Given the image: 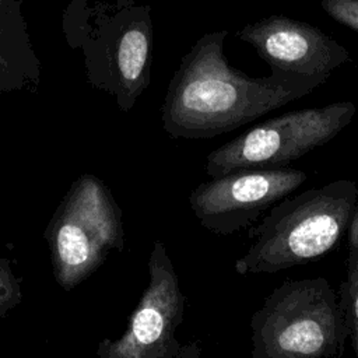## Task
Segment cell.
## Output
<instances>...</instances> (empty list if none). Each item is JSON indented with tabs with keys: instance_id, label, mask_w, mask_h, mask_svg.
Returning <instances> with one entry per match:
<instances>
[{
	"instance_id": "2",
	"label": "cell",
	"mask_w": 358,
	"mask_h": 358,
	"mask_svg": "<svg viewBox=\"0 0 358 358\" xmlns=\"http://www.w3.org/2000/svg\"><path fill=\"white\" fill-rule=\"evenodd\" d=\"M357 200L358 186L348 179L282 199L250 231L253 241L235 271L270 274L319 260L347 232Z\"/></svg>"
},
{
	"instance_id": "5",
	"label": "cell",
	"mask_w": 358,
	"mask_h": 358,
	"mask_svg": "<svg viewBox=\"0 0 358 358\" xmlns=\"http://www.w3.org/2000/svg\"><path fill=\"white\" fill-rule=\"evenodd\" d=\"M357 113L354 102L303 108L267 119L207 155L206 172L218 178L241 169H277L344 130Z\"/></svg>"
},
{
	"instance_id": "13",
	"label": "cell",
	"mask_w": 358,
	"mask_h": 358,
	"mask_svg": "<svg viewBox=\"0 0 358 358\" xmlns=\"http://www.w3.org/2000/svg\"><path fill=\"white\" fill-rule=\"evenodd\" d=\"M178 358H201V347L199 341H192L183 345V350Z\"/></svg>"
},
{
	"instance_id": "7",
	"label": "cell",
	"mask_w": 358,
	"mask_h": 358,
	"mask_svg": "<svg viewBox=\"0 0 358 358\" xmlns=\"http://www.w3.org/2000/svg\"><path fill=\"white\" fill-rule=\"evenodd\" d=\"M186 310V296L166 252L155 241L148 257V282L117 338L98 343L96 358H178L183 344L176 337Z\"/></svg>"
},
{
	"instance_id": "8",
	"label": "cell",
	"mask_w": 358,
	"mask_h": 358,
	"mask_svg": "<svg viewBox=\"0 0 358 358\" xmlns=\"http://www.w3.org/2000/svg\"><path fill=\"white\" fill-rule=\"evenodd\" d=\"M306 179V172L288 166L234 171L200 183L192 190L189 204L201 227L217 235H232L257 221Z\"/></svg>"
},
{
	"instance_id": "11",
	"label": "cell",
	"mask_w": 358,
	"mask_h": 358,
	"mask_svg": "<svg viewBox=\"0 0 358 358\" xmlns=\"http://www.w3.org/2000/svg\"><path fill=\"white\" fill-rule=\"evenodd\" d=\"M21 299V278L15 275L10 259L0 257V317L15 308Z\"/></svg>"
},
{
	"instance_id": "3",
	"label": "cell",
	"mask_w": 358,
	"mask_h": 358,
	"mask_svg": "<svg viewBox=\"0 0 358 358\" xmlns=\"http://www.w3.org/2000/svg\"><path fill=\"white\" fill-rule=\"evenodd\" d=\"M252 358H333L350 327L340 294L326 278L287 280L250 319Z\"/></svg>"
},
{
	"instance_id": "4",
	"label": "cell",
	"mask_w": 358,
	"mask_h": 358,
	"mask_svg": "<svg viewBox=\"0 0 358 358\" xmlns=\"http://www.w3.org/2000/svg\"><path fill=\"white\" fill-rule=\"evenodd\" d=\"M43 238L56 282L71 291L95 273L112 252L123 250L122 210L99 178L83 173L70 185Z\"/></svg>"
},
{
	"instance_id": "6",
	"label": "cell",
	"mask_w": 358,
	"mask_h": 358,
	"mask_svg": "<svg viewBox=\"0 0 358 358\" xmlns=\"http://www.w3.org/2000/svg\"><path fill=\"white\" fill-rule=\"evenodd\" d=\"M95 39H85L84 59L90 81L116 98L129 112L151 80L152 22L150 6L134 0L95 3Z\"/></svg>"
},
{
	"instance_id": "12",
	"label": "cell",
	"mask_w": 358,
	"mask_h": 358,
	"mask_svg": "<svg viewBox=\"0 0 358 358\" xmlns=\"http://www.w3.org/2000/svg\"><path fill=\"white\" fill-rule=\"evenodd\" d=\"M320 7L331 20L358 32V0H320Z\"/></svg>"
},
{
	"instance_id": "9",
	"label": "cell",
	"mask_w": 358,
	"mask_h": 358,
	"mask_svg": "<svg viewBox=\"0 0 358 358\" xmlns=\"http://www.w3.org/2000/svg\"><path fill=\"white\" fill-rule=\"evenodd\" d=\"M271 73L329 78L350 60L345 46L317 27L287 15H267L236 31Z\"/></svg>"
},
{
	"instance_id": "10",
	"label": "cell",
	"mask_w": 358,
	"mask_h": 358,
	"mask_svg": "<svg viewBox=\"0 0 358 358\" xmlns=\"http://www.w3.org/2000/svg\"><path fill=\"white\" fill-rule=\"evenodd\" d=\"M338 294L350 327L355 358H358V263L347 268V277L343 281Z\"/></svg>"
},
{
	"instance_id": "1",
	"label": "cell",
	"mask_w": 358,
	"mask_h": 358,
	"mask_svg": "<svg viewBox=\"0 0 358 358\" xmlns=\"http://www.w3.org/2000/svg\"><path fill=\"white\" fill-rule=\"evenodd\" d=\"M227 36V29L207 32L182 57L161 109L171 137L203 140L231 131L306 96L327 80L278 73L249 77L229 66Z\"/></svg>"
}]
</instances>
